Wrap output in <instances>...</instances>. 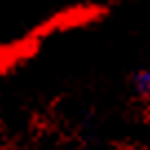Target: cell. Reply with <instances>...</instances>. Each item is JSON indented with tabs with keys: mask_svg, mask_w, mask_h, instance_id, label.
I'll use <instances>...</instances> for the list:
<instances>
[{
	"mask_svg": "<svg viewBox=\"0 0 150 150\" xmlns=\"http://www.w3.org/2000/svg\"><path fill=\"white\" fill-rule=\"evenodd\" d=\"M132 88L141 97H150V69H141L132 75Z\"/></svg>",
	"mask_w": 150,
	"mask_h": 150,
	"instance_id": "6da1fadb",
	"label": "cell"
}]
</instances>
